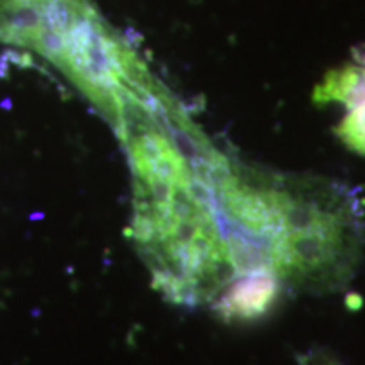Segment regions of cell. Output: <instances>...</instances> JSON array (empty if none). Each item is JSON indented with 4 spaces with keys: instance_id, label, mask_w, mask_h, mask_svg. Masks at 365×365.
Here are the masks:
<instances>
[{
    "instance_id": "2",
    "label": "cell",
    "mask_w": 365,
    "mask_h": 365,
    "mask_svg": "<svg viewBox=\"0 0 365 365\" xmlns=\"http://www.w3.org/2000/svg\"><path fill=\"white\" fill-rule=\"evenodd\" d=\"M313 98L317 103L346 105L365 98V58H357L341 68L327 73L317 88Z\"/></svg>"
},
{
    "instance_id": "4",
    "label": "cell",
    "mask_w": 365,
    "mask_h": 365,
    "mask_svg": "<svg viewBox=\"0 0 365 365\" xmlns=\"http://www.w3.org/2000/svg\"><path fill=\"white\" fill-rule=\"evenodd\" d=\"M328 365H331V364H328Z\"/></svg>"
},
{
    "instance_id": "3",
    "label": "cell",
    "mask_w": 365,
    "mask_h": 365,
    "mask_svg": "<svg viewBox=\"0 0 365 365\" xmlns=\"http://www.w3.org/2000/svg\"><path fill=\"white\" fill-rule=\"evenodd\" d=\"M346 113L336 125V135L346 149L365 156V98L346 105Z\"/></svg>"
},
{
    "instance_id": "1",
    "label": "cell",
    "mask_w": 365,
    "mask_h": 365,
    "mask_svg": "<svg viewBox=\"0 0 365 365\" xmlns=\"http://www.w3.org/2000/svg\"><path fill=\"white\" fill-rule=\"evenodd\" d=\"M277 284L271 272L259 269L237 282L220 303V313L228 318L249 319L261 317L276 299Z\"/></svg>"
}]
</instances>
